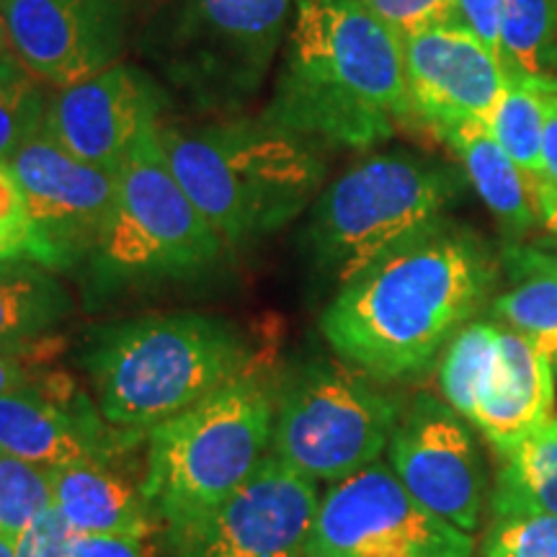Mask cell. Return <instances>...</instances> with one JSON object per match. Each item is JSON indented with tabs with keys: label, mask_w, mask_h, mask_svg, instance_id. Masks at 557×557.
I'll use <instances>...</instances> for the list:
<instances>
[{
	"label": "cell",
	"mask_w": 557,
	"mask_h": 557,
	"mask_svg": "<svg viewBox=\"0 0 557 557\" xmlns=\"http://www.w3.org/2000/svg\"><path fill=\"white\" fill-rule=\"evenodd\" d=\"M449 24L472 34L493 58L504 62V0H455Z\"/></svg>",
	"instance_id": "4dcf8cb0"
},
{
	"label": "cell",
	"mask_w": 557,
	"mask_h": 557,
	"mask_svg": "<svg viewBox=\"0 0 557 557\" xmlns=\"http://www.w3.org/2000/svg\"><path fill=\"white\" fill-rule=\"evenodd\" d=\"M47 101L39 78L16 58L0 60V165L45 124Z\"/></svg>",
	"instance_id": "4316f807"
},
{
	"label": "cell",
	"mask_w": 557,
	"mask_h": 557,
	"mask_svg": "<svg viewBox=\"0 0 557 557\" xmlns=\"http://www.w3.org/2000/svg\"><path fill=\"white\" fill-rule=\"evenodd\" d=\"M81 364L103 421L122 434H148L246 374L250 346L227 320L173 312L103 325Z\"/></svg>",
	"instance_id": "3957f363"
},
{
	"label": "cell",
	"mask_w": 557,
	"mask_h": 557,
	"mask_svg": "<svg viewBox=\"0 0 557 557\" xmlns=\"http://www.w3.org/2000/svg\"><path fill=\"white\" fill-rule=\"evenodd\" d=\"M5 47H9V34H5L3 18H0V60L5 58Z\"/></svg>",
	"instance_id": "f35d334b"
},
{
	"label": "cell",
	"mask_w": 557,
	"mask_h": 557,
	"mask_svg": "<svg viewBox=\"0 0 557 557\" xmlns=\"http://www.w3.org/2000/svg\"><path fill=\"white\" fill-rule=\"evenodd\" d=\"M385 455L418 504L462 532H475L487 498V472L468 418L447 400L416 395L403 408Z\"/></svg>",
	"instance_id": "4fadbf2b"
},
{
	"label": "cell",
	"mask_w": 557,
	"mask_h": 557,
	"mask_svg": "<svg viewBox=\"0 0 557 557\" xmlns=\"http://www.w3.org/2000/svg\"><path fill=\"white\" fill-rule=\"evenodd\" d=\"M359 369L310 361L278 387L271 455L315 483H338L385 455L403 406Z\"/></svg>",
	"instance_id": "ba28073f"
},
{
	"label": "cell",
	"mask_w": 557,
	"mask_h": 557,
	"mask_svg": "<svg viewBox=\"0 0 557 557\" xmlns=\"http://www.w3.org/2000/svg\"><path fill=\"white\" fill-rule=\"evenodd\" d=\"M32 385V374L18 354L0 351V395Z\"/></svg>",
	"instance_id": "d590c367"
},
{
	"label": "cell",
	"mask_w": 557,
	"mask_h": 557,
	"mask_svg": "<svg viewBox=\"0 0 557 557\" xmlns=\"http://www.w3.org/2000/svg\"><path fill=\"white\" fill-rule=\"evenodd\" d=\"M468 532L418 504L393 468L372 462L320 496L302 557H472Z\"/></svg>",
	"instance_id": "30bf717a"
},
{
	"label": "cell",
	"mask_w": 557,
	"mask_h": 557,
	"mask_svg": "<svg viewBox=\"0 0 557 557\" xmlns=\"http://www.w3.org/2000/svg\"><path fill=\"white\" fill-rule=\"evenodd\" d=\"M500 325L493 320H470L438 357V389L459 416L472 421L480 393L498 351Z\"/></svg>",
	"instance_id": "484cf974"
},
{
	"label": "cell",
	"mask_w": 557,
	"mask_h": 557,
	"mask_svg": "<svg viewBox=\"0 0 557 557\" xmlns=\"http://www.w3.org/2000/svg\"><path fill=\"white\" fill-rule=\"evenodd\" d=\"M70 557H150L145 540L127 534H75Z\"/></svg>",
	"instance_id": "d6a6232c"
},
{
	"label": "cell",
	"mask_w": 557,
	"mask_h": 557,
	"mask_svg": "<svg viewBox=\"0 0 557 557\" xmlns=\"http://www.w3.org/2000/svg\"><path fill=\"white\" fill-rule=\"evenodd\" d=\"M52 506L50 472L0 451V537L16 542Z\"/></svg>",
	"instance_id": "83f0119b"
},
{
	"label": "cell",
	"mask_w": 557,
	"mask_h": 557,
	"mask_svg": "<svg viewBox=\"0 0 557 557\" xmlns=\"http://www.w3.org/2000/svg\"><path fill=\"white\" fill-rule=\"evenodd\" d=\"M483 557H557V517L491 519Z\"/></svg>",
	"instance_id": "f1b7e54d"
},
{
	"label": "cell",
	"mask_w": 557,
	"mask_h": 557,
	"mask_svg": "<svg viewBox=\"0 0 557 557\" xmlns=\"http://www.w3.org/2000/svg\"><path fill=\"white\" fill-rule=\"evenodd\" d=\"M553 3V11H555V24H557V0H549Z\"/></svg>",
	"instance_id": "ab89813d"
},
{
	"label": "cell",
	"mask_w": 557,
	"mask_h": 557,
	"mask_svg": "<svg viewBox=\"0 0 557 557\" xmlns=\"http://www.w3.org/2000/svg\"><path fill=\"white\" fill-rule=\"evenodd\" d=\"M0 261H34L45 267V248L37 235L5 233L0 230Z\"/></svg>",
	"instance_id": "836d02e7"
},
{
	"label": "cell",
	"mask_w": 557,
	"mask_h": 557,
	"mask_svg": "<svg viewBox=\"0 0 557 557\" xmlns=\"http://www.w3.org/2000/svg\"><path fill=\"white\" fill-rule=\"evenodd\" d=\"M465 178L410 152H380L320 194L308 225L315 267L338 287L444 220Z\"/></svg>",
	"instance_id": "8992f818"
},
{
	"label": "cell",
	"mask_w": 557,
	"mask_h": 557,
	"mask_svg": "<svg viewBox=\"0 0 557 557\" xmlns=\"http://www.w3.org/2000/svg\"><path fill=\"white\" fill-rule=\"evenodd\" d=\"M555 369L537 341L500 329L498 351L480 393L472 426L506 457L521 438L553 418Z\"/></svg>",
	"instance_id": "e0dca14e"
},
{
	"label": "cell",
	"mask_w": 557,
	"mask_h": 557,
	"mask_svg": "<svg viewBox=\"0 0 557 557\" xmlns=\"http://www.w3.org/2000/svg\"><path fill=\"white\" fill-rule=\"evenodd\" d=\"M73 312V299L52 269L34 261H0V351L18 354Z\"/></svg>",
	"instance_id": "44dd1931"
},
{
	"label": "cell",
	"mask_w": 557,
	"mask_h": 557,
	"mask_svg": "<svg viewBox=\"0 0 557 557\" xmlns=\"http://www.w3.org/2000/svg\"><path fill=\"white\" fill-rule=\"evenodd\" d=\"M5 169L24 197L45 246L47 269L86 267L116 201V173L75 158L45 124L21 145Z\"/></svg>",
	"instance_id": "8fae6325"
},
{
	"label": "cell",
	"mask_w": 557,
	"mask_h": 557,
	"mask_svg": "<svg viewBox=\"0 0 557 557\" xmlns=\"http://www.w3.org/2000/svg\"><path fill=\"white\" fill-rule=\"evenodd\" d=\"M158 132L116 171L114 209L86 261L90 299L165 278L199 276L225 250L173 176Z\"/></svg>",
	"instance_id": "52a82bcc"
},
{
	"label": "cell",
	"mask_w": 557,
	"mask_h": 557,
	"mask_svg": "<svg viewBox=\"0 0 557 557\" xmlns=\"http://www.w3.org/2000/svg\"><path fill=\"white\" fill-rule=\"evenodd\" d=\"M160 90L122 62L58 88L47 101L45 129L75 158L116 173L160 129Z\"/></svg>",
	"instance_id": "9a60e30c"
},
{
	"label": "cell",
	"mask_w": 557,
	"mask_h": 557,
	"mask_svg": "<svg viewBox=\"0 0 557 557\" xmlns=\"http://www.w3.org/2000/svg\"><path fill=\"white\" fill-rule=\"evenodd\" d=\"M537 346L547 354L549 361H553V369H555V374H557V338L555 341H547V344H537Z\"/></svg>",
	"instance_id": "8d00e7d4"
},
{
	"label": "cell",
	"mask_w": 557,
	"mask_h": 557,
	"mask_svg": "<svg viewBox=\"0 0 557 557\" xmlns=\"http://www.w3.org/2000/svg\"><path fill=\"white\" fill-rule=\"evenodd\" d=\"M498 276L491 246L444 218L346 282L320 331L348 367L382 385L416 380L485 308Z\"/></svg>",
	"instance_id": "6da1fadb"
},
{
	"label": "cell",
	"mask_w": 557,
	"mask_h": 557,
	"mask_svg": "<svg viewBox=\"0 0 557 557\" xmlns=\"http://www.w3.org/2000/svg\"><path fill=\"white\" fill-rule=\"evenodd\" d=\"M0 451L52 470L78 459H109L96 410H75L41 387L26 385L0 395Z\"/></svg>",
	"instance_id": "ac0fdd59"
},
{
	"label": "cell",
	"mask_w": 557,
	"mask_h": 557,
	"mask_svg": "<svg viewBox=\"0 0 557 557\" xmlns=\"http://www.w3.org/2000/svg\"><path fill=\"white\" fill-rule=\"evenodd\" d=\"M276 393L259 374H240L197 406L148 431L139 485L165 542L233 496L271 451Z\"/></svg>",
	"instance_id": "5b68a950"
},
{
	"label": "cell",
	"mask_w": 557,
	"mask_h": 557,
	"mask_svg": "<svg viewBox=\"0 0 557 557\" xmlns=\"http://www.w3.org/2000/svg\"><path fill=\"white\" fill-rule=\"evenodd\" d=\"M557 517V418L500 457L491 493V519Z\"/></svg>",
	"instance_id": "603a6c76"
},
{
	"label": "cell",
	"mask_w": 557,
	"mask_h": 557,
	"mask_svg": "<svg viewBox=\"0 0 557 557\" xmlns=\"http://www.w3.org/2000/svg\"><path fill=\"white\" fill-rule=\"evenodd\" d=\"M289 13L292 0H173L160 58L173 83L199 101H238L269 73Z\"/></svg>",
	"instance_id": "9c48e42d"
},
{
	"label": "cell",
	"mask_w": 557,
	"mask_h": 557,
	"mask_svg": "<svg viewBox=\"0 0 557 557\" xmlns=\"http://www.w3.org/2000/svg\"><path fill=\"white\" fill-rule=\"evenodd\" d=\"M436 135L457 152L465 176L478 191V197L483 199V205L491 209L493 218L498 220L508 243L524 238L542 220L537 191L529 186L519 165L500 148L487 124L465 122L436 132Z\"/></svg>",
	"instance_id": "ffe728a7"
},
{
	"label": "cell",
	"mask_w": 557,
	"mask_h": 557,
	"mask_svg": "<svg viewBox=\"0 0 557 557\" xmlns=\"http://www.w3.org/2000/svg\"><path fill=\"white\" fill-rule=\"evenodd\" d=\"M557 94L555 83L534 78H511L487 129L498 139L508 158L519 165L529 186L540 191L547 186L542 165V127L549 96Z\"/></svg>",
	"instance_id": "cb8c5ba5"
},
{
	"label": "cell",
	"mask_w": 557,
	"mask_h": 557,
	"mask_svg": "<svg viewBox=\"0 0 557 557\" xmlns=\"http://www.w3.org/2000/svg\"><path fill=\"white\" fill-rule=\"evenodd\" d=\"M73 540L75 529L52 504L21 532L16 540V557H70Z\"/></svg>",
	"instance_id": "1f68e13d"
},
{
	"label": "cell",
	"mask_w": 557,
	"mask_h": 557,
	"mask_svg": "<svg viewBox=\"0 0 557 557\" xmlns=\"http://www.w3.org/2000/svg\"><path fill=\"white\" fill-rule=\"evenodd\" d=\"M0 557H16V542L0 537Z\"/></svg>",
	"instance_id": "74e56055"
},
{
	"label": "cell",
	"mask_w": 557,
	"mask_h": 557,
	"mask_svg": "<svg viewBox=\"0 0 557 557\" xmlns=\"http://www.w3.org/2000/svg\"><path fill=\"white\" fill-rule=\"evenodd\" d=\"M542 165H545L547 186L557 189V94L549 96L542 127Z\"/></svg>",
	"instance_id": "e575fe53"
},
{
	"label": "cell",
	"mask_w": 557,
	"mask_h": 557,
	"mask_svg": "<svg viewBox=\"0 0 557 557\" xmlns=\"http://www.w3.org/2000/svg\"><path fill=\"white\" fill-rule=\"evenodd\" d=\"M361 3L387 26H393L400 37L449 24L455 11V0H361Z\"/></svg>",
	"instance_id": "f546056e"
},
{
	"label": "cell",
	"mask_w": 557,
	"mask_h": 557,
	"mask_svg": "<svg viewBox=\"0 0 557 557\" xmlns=\"http://www.w3.org/2000/svg\"><path fill=\"white\" fill-rule=\"evenodd\" d=\"M504 65L511 78L557 86V24L549 0H504Z\"/></svg>",
	"instance_id": "d4e9b609"
},
{
	"label": "cell",
	"mask_w": 557,
	"mask_h": 557,
	"mask_svg": "<svg viewBox=\"0 0 557 557\" xmlns=\"http://www.w3.org/2000/svg\"><path fill=\"white\" fill-rule=\"evenodd\" d=\"M403 50L418 120L434 132L465 122L491 124L511 75L472 34L451 24L431 26L403 37Z\"/></svg>",
	"instance_id": "2e32d148"
},
{
	"label": "cell",
	"mask_w": 557,
	"mask_h": 557,
	"mask_svg": "<svg viewBox=\"0 0 557 557\" xmlns=\"http://www.w3.org/2000/svg\"><path fill=\"white\" fill-rule=\"evenodd\" d=\"M158 139L181 189L225 248L248 246L295 220L325 176L312 139L267 120L160 127Z\"/></svg>",
	"instance_id": "277c9868"
},
{
	"label": "cell",
	"mask_w": 557,
	"mask_h": 557,
	"mask_svg": "<svg viewBox=\"0 0 557 557\" xmlns=\"http://www.w3.org/2000/svg\"><path fill=\"white\" fill-rule=\"evenodd\" d=\"M416 116L403 37L361 0H295L274 99L261 120L364 150Z\"/></svg>",
	"instance_id": "7a4b0ae2"
},
{
	"label": "cell",
	"mask_w": 557,
	"mask_h": 557,
	"mask_svg": "<svg viewBox=\"0 0 557 557\" xmlns=\"http://www.w3.org/2000/svg\"><path fill=\"white\" fill-rule=\"evenodd\" d=\"M318 506L315 480L269 451L233 496L165 545L171 557H302Z\"/></svg>",
	"instance_id": "7c38bea8"
},
{
	"label": "cell",
	"mask_w": 557,
	"mask_h": 557,
	"mask_svg": "<svg viewBox=\"0 0 557 557\" xmlns=\"http://www.w3.org/2000/svg\"><path fill=\"white\" fill-rule=\"evenodd\" d=\"M9 47L54 88L116 65L127 37L124 0H0Z\"/></svg>",
	"instance_id": "5bb4252c"
},
{
	"label": "cell",
	"mask_w": 557,
	"mask_h": 557,
	"mask_svg": "<svg viewBox=\"0 0 557 557\" xmlns=\"http://www.w3.org/2000/svg\"><path fill=\"white\" fill-rule=\"evenodd\" d=\"M47 472L52 483V504L75 534L150 537L156 519L143 493L111 472L103 459H78Z\"/></svg>",
	"instance_id": "d6986e66"
},
{
	"label": "cell",
	"mask_w": 557,
	"mask_h": 557,
	"mask_svg": "<svg viewBox=\"0 0 557 557\" xmlns=\"http://www.w3.org/2000/svg\"><path fill=\"white\" fill-rule=\"evenodd\" d=\"M500 269L508 289L493 299V312L511 331L537 344L557 338V248L506 243Z\"/></svg>",
	"instance_id": "7402d4cb"
}]
</instances>
